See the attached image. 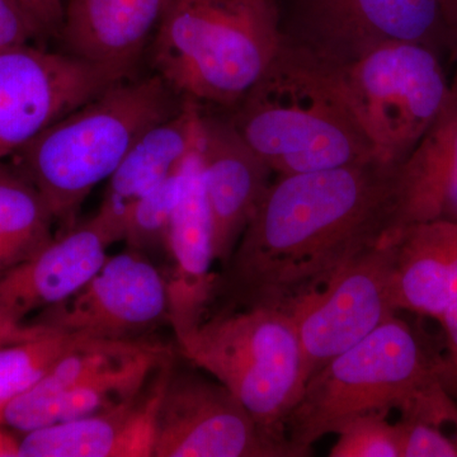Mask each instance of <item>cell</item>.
<instances>
[{"label":"cell","mask_w":457,"mask_h":457,"mask_svg":"<svg viewBox=\"0 0 457 457\" xmlns=\"http://www.w3.org/2000/svg\"><path fill=\"white\" fill-rule=\"evenodd\" d=\"M396 167L371 159L270 185L225 266L231 303L285 311L389 233Z\"/></svg>","instance_id":"6da1fadb"},{"label":"cell","mask_w":457,"mask_h":457,"mask_svg":"<svg viewBox=\"0 0 457 457\" xmlns=\"http://www.w3.org/2000/svg\"><path fill=\"white\" fill-rule=\"evenodd\" d=\"M414 330L396 315L336 356L309 378L286 417V438L299 457L312 445L361 416L389 413L417 418L457 431V404Z\"/></svg>","instance_id":"7a4b0ae2"},{"label":"cell","mask_w":457,"mask_h":457,"mask_svg":"<svg viewBox=\"0 0 457 457\" xmlns=\"http://www.w3.org/2000/svg\"><path fill=\"white\" fill-rule=\"evenodd\" d=\"M237 107L231 122L279 176L376 159L329 65L285 40Z\"/></svg>","instance_id":"3957f363"},{"label":"cell","mask_w":457,"mask_h":457,"mask_svg":"<svg viewBox=\"0 0 457 457\" xmlns=\"http://www.w3.org/2000/svg\"><path fill=\"white\" fill-rule=\"evenodd\" d=\"M159 75L114 83L14 153V168L37 188L55 221L73 227L78 209L108 180L146 129L182 104Z\"/></svg>","instance_id":"277c9868"},{"label":"cell","mask_w":457,"mask_h":457,"mask_svg":"<svg viewBox=\"0 0 457 457\" xmlns=\"http://www.w3.org/2000/svg\"><path fill=\"white\" fill-rule=\"evenodd\" d=\"M282 42L273 0H170L154 33L153 66L183 98L237 106Z\"/></svg>","instance_id":"5b68a950"},{"label":"cell","mask_w":457,"mask_h":457,"mask_svg":"<svg viewBox=\"0 0 457 457\" xmlns=\"http://www.w3.org/2000/svg\"><path fill=\"white\" fill-rule=\"evenodd\" d=\"M179 345L186 359L224 385L263 428L286 438V417L306 384L302 345L287 312L269 306L219 312L204 318Z\"/></svg>","instance_id":"8992f818"},{"label":"cell","mask_w":457,"mask_h":457,"mask_svg":"<svg viewBox=\"0 0 457 457\" xmlns=\"http://www.w3.org/2000/svg\"><path fill=\"white\" fill-rule=\"evenodd\" d=\"M329 68L375 158L394 167L420 143L450 97L440 62L422 42H390Z\"/></svg>","instance_id":"52a82bcc"},{"label":"cell","mask_w":457,"mask_h":457,"mask_svg":"<svg viewBox=\"0 0 457 457\" xmlns=\"http://www.w3.org/2000/svg\"><path fill=\"white\" fill-rule=\"evenodd\" d=\"M396 240L383 237L285 309L299 335L306 383L330 360L396 315Z\"/></svg>","instance_id":"ba28073f"},{"label":"cell","mask_w":457,"mask_h":457,"mask_svg":"<svg viewBox=\"0 0 457 457\" xmlns=\"http://www.w3.org/2000/svg\"><path fill=\"white\" fill-rule=\"evenodd\" d=\"M120 80L83 57L29 42L0 50V161Z\"/></svg>","instance_id":"9c48e42d"},{"label":"cell","mask_w":457,"mask_h":457,"mask_svg":"<svg viewBox=\"0 0 457 457\" xmlns=\"http://www.w3.org/2000/svg\"><path fill=\"white\" fill-rule=\"evenodd\" d=\"M153 457H299L218 380L174 372L159 408Z\"/></svg>","instance_id":"30bf717a"},{"label":"cell","mask_w":457,"mask_h":457,"mask_svg":"<svg viewBox=\"0 0 457 457\" xmlns=\"http://www.w3.org/2000/svg\"><path fill=\"white\" fill-rule=\"evenodd\" d=\"M440 0H296L284 40L321 62L345 65L390 42L440 35Z\"/></svg>","instance_id":"8fae6325"},{"label":"cell","mask_w":457,"mask_h":457,"mask_svg":"<svg viewBox=\"0 0 457 457\" xmlns=\"http://www.w3.org/2000/svg\"><path fill=\"white\" fill-rule=\"evenodd\" d=\"M168 320L167 279L146 254L107 257L77 293L40 312L35 323L101 339L131 341Z\"/></svg>","instance_id":"7c38bea8"},{"label":"cell","mask_w":457,"mask_h":457,"mask_svg":"<svg viewBox=\"0 0 457 457\" xmlns=\"http://www.w3.org/2000/svg\"><path fill=\"white\" fill-rule=\"evenodd\" d=\"M122 240L120 213L99 207L89 220L66 228L27 260L0 270V312L25 321L27 315L64 302L95 276Z\"/></svg>","instance_id":"4fadbf2b"},{"label":"cell","mask_w":457,"mask_h":457,"mask_svg":"<svg viewBox=\"0 0 457 457\" xmlns=\"http://www.w3.org/2000/svg\"><path fill=\"white\" fill-rule=\"evenodd\" d=\"M171 266L165 276L168 320L177 342L196 329L215 293L218 278L212 213L204 194L200 143L180 165V194L167 240Z\"/></svg>","instance_id":"5bb4252c"},{"label":"cell","mask_w":457,"mask_h":457,"mask_svg":"<svg viewBox=\"0 0 457 457\" xmlns=\"http://www.w3.org/2000/svg\"><path fill=\"white\" fill-rule=\"evenodd\" d=\"M200 158L216 261L227 266L269 188L270 168L231 120H201Z\"/></svg>","instance_id":"9a60e30c"},{"label":"cell","mask_w":457,"mask_h":457,"mask_svg":"<svg viewBox=\"0 0 457 457\" xmlns=\"http://www.w3.org/2000/svg\"><path fill=\"white\" fill-rule=\"evenodd\" d=\"M170 374L165 360L144 389L121 404L21 435V457H153Z\"/></svg>","instance_id":"2e32d148"},{"label":"cell","mask_w":457,"mask_h":457,"mask_svg":"<svg viewBox=\"0 0 457 457\" xmlns=\"http://www.w3.org/2000/svg\"><path fill=\"white\" fill-rule=\"evenodd\" d=\"M433 220L457 222V84L431 128L396 168L386 236Z\"/></svg>","instance_id":"e0dca14e"},{"label":"cell","mask_w":457,"mask_h":457,"mask_svg":"<svg viewBox=\"0 0 457 457\" xmlns=\"http://www.w3.org/2000/svg\"><path fill=\"white\" fill-rule=\"evenodd\" d=\"M170 0H69L60 35L68 53L126 79Z\"/></svg>","instance_id":"ac0fdd59"},{"label":"cell","mask_w":457,"mask_h":457,"mask_svg":"<svg viewBox=\"0 0 457 457\" xmlns=\"http://www.w3.org/2000/svg\"><path fill=\"white\" fill-rule=\"evenodd\" d=\"M396 236V311L437 319L457 302V222H418Z\"/></svg>","instance_id":"d6986e66"},{"label":"cell","mask_w":457,"mask_h":457,"mask_svg":"<svg viewBox=\"0 0 457 457\" xmlns=\"http://www.w3.org/2000/svg\"><path fill=\"white\" fill-rule=\"evenodd\" d=\"M201 120L198 102L183 98L176 112L146 129L108 179L101 206L120 212L179 170L200 143Z\"/></svg>","instance_id":"ffe728a7"},{"label":"cell","mask_w":457,"mask_h":457,"mask_svg":"<svg viewBox=\"0 0 457 457\" xmlns=\"http://www.w3.org/2000/svg\"><path fill=\"white\" fill-rule=\"evenodd\" d=\"M152 345L154 343L144 339H104L71 352L29 392L18 396L5 408L3 425L20 435L55 425L57 407L78 385L101 370L110 368Z\"/></svg>","instance_id":"44dd1931"},{"label":"cell","mask_w":457,"mask_h":457,"mask_svg":"<svg viewBox=\"0 0 457 457\" xmlns=\"http://www.w3.org/2000/svg\"><path fill=\"white\" fill-rule=\"evenodd\" d=\"M55 219L37 188L0 161V249L9 267L35 254L53 239Z\"/></svg>","instance_id":"7402d4cb"},{"label":"cell","mask_w":457,"mask_h":457,"mask_svg":"<svg viewBox=\"0 0 457 457\" xmlns=\"http://www.w3.org/2000/svg\"><path fill=\"white\" fill-rule=\"evenodd\" d=\"M101 341L104 339L49 328L40 336L0 347V425L5 408L49 374L60 360Z\"/></svg>","instance_id":"603a6c76"},{"label":"cell","mask_w":457,"mask_h":457,"mask_svg":"<svg viewBox=\"0 0 457 457\" xmlns=\"http://www.w3.org/2000/svg\"><path fill=\"white\" fill-rule=\"evenodd\" d=\"M179 194L180 167L161 185L117 212L121 218L122 240L129 248L146 255L149 252L167 253L168 233Z\"/></svg>","instance_id":"cb8c5ba5"},{"label":"cell","mask_w":457,"mask_h":457,"mask_svg":"<svg viewBox=\"0 0 457 457\" xmlns=\"http://www.w3.org/2000/svg\"><path fill=\"white\" fill-rule=\"evenodd\" d=\"M387 414H366L342 427L329 456L400 457L398 427L389 422Z\"/></svg>","instance_id":"d4e9b609"},{"label":"cell","mask_w":457,"mask_h":457,"mask_svg":"<svg viewBox=\"0 0 457 457\" xmlns=\"http://www.w3.org/2000/svg\"><path fill=\"white\" fill-rule=\"evenodd\" d=\"M396 427L400 457H457V437H447L441 426L402 417Z\"/></svg>","instance_id":"484cf974"},{"label":"cell","mask_w":457,"mask_h":457,"mask_svg":"<svg viewBox=\"0 0 457 457\" xmlns=\"http://www.w3.org/2000/svg\"><path fill=\"white\" fill-rule=\"evenodd\" d=\"M41 32L17 0H0V50L31 42Z\"/></svg>","instance_id":"4316f807"},{"label":"cell","mask_w":457,"mask_h":457,"mask_svg":"<svg viewBox=\"0 0 457 457\" xmlns=\"http://www.w3.org/2000/svg\"><path fill=\"white\" fill-rule=\"evenodd\" d=\"M42 32L59 31L64 20L62 0H17Z\"/></svg>","instance_id":"83f0119b"},{"label":"cell","mask_w":457,"mask_h":457,"mask_svg":"<svg viewBox=\"0 0 457 457\" xmlns=\"http://www.w3.org/2000/svg\"><path fill=\"white\" fill-rule=\"evenodd\" d=\"M49 327L38 323H25L0 312V347L26 341L46 332Z\"/></svg>","instance_id":"f1b7e54d"},{"label":"cell","mask_w":457,"mask_h":457,"mask_svg":"<svg viewBox=\"0 0 457 457\" xmlns=\"http://www.w3.org/2000/svg\"><path fill=\"white\" fill-rule=\"evenodd\" d=\"M437 320L444 328L450 348V357L445 360V365L450 371L457 375V302L442 312Z\"/></svg>","instance_id":"f546056e"},{"label":"cell","mask_w":457,"mask_h":457,"mask_svg":"<svg viewBox=\"0 0 457 457\" xmlns=\"http://www.w3.org/2000/svg\"><path fill=\"white\" fill-rule=\"evenodd\" d=\"M441 32L457 47V0H440Z\"/></svg>","instance_id":"4dcf8cb0"},{"label":"cell","mask_w":457,"mask_h":457,"mask_svg":"<svg viewBox=\"0 0 457 457\" xmlns=\"http://www.w3.org/2000/svg\"><path fill=\"white\" fill-rule=\"evenodd\" d=\"M0 457H21V435L0 425Z\"/></svg>","instance_id":"1f68e13d"},{"label":"cell","mask_w":457,"mask_h":457,"mask_svg":"<svg viewBox=\"0 0 457 457\" xmlns=\"http://www.w3.org/2000/svg\"><path fill=\"white\" fill-rule=\"evenodd\" d=\"M440 378L442 384L446 387L447 393L453 396V399L455 400L457 404V375L450 371V370L446 368V365H445V361L442 360L440 362Z\"/></svg>","instance_id":"d6a6232c"},{"label":"cell","mask_w":457,"mask_h":457,"mask_svg":"<svg viewBox=\"0 0 457 457\" xmlns=\"http://www.w3.org/2000/svg\"><path fill=\"white\" fill-rule=\"evenodd\" d=\"M8 269V262L7 258H5L4 253H3L2 249H0V270Z\"/></svg>","instance_id":"836d02e7"}]
</instances>
